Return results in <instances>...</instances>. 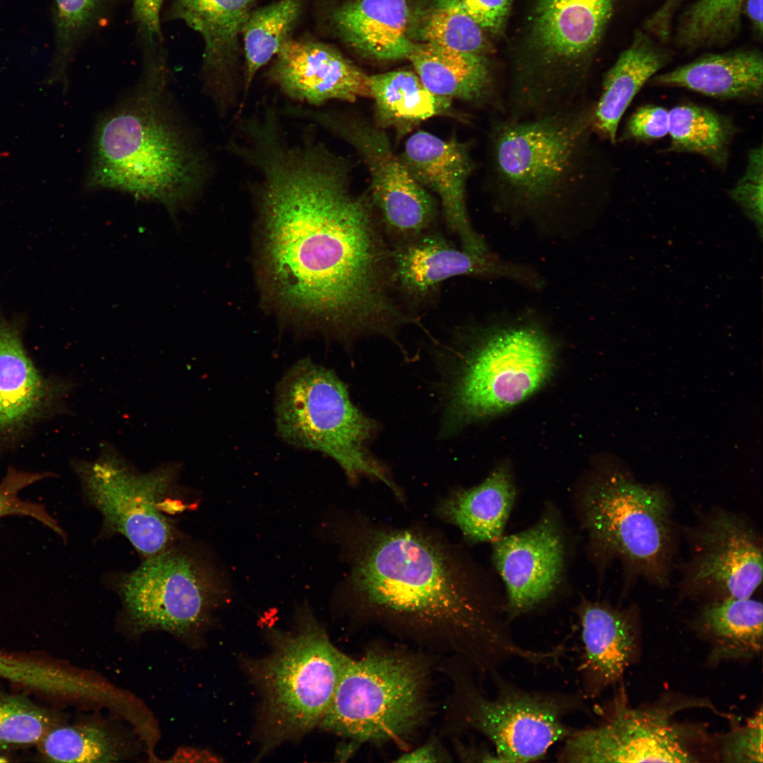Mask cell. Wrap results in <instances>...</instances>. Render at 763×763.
I'll list each match as a JSON object with an SVG mask.
<instances>
[{"label": "cell", "mask_w": 763, "mask_h": 763, "mask_svg": "<svg viewBox=\"0 0 763 763\" xmlns=\"http://www.w3.org/2000/svg\"><path fill=\"white\" fill-rule=\"evenodd\" d=\"M280 127L254 129L235 155L259 173L266 281L283 307L351 341L420 324L397 297L391 245L370 196L350 190L349 168L322 144L292 145Z\"/></svg>", "instance_id": "1"}, {"label": "cell", "mask_w": 763, "mask_h": 763, "mask_svg": "<svg viewBox=\"0 0 763 763\" xmlns=\"http://www.w3.org/2000/svg\"><path fill=\"white\" fill-rule=\"evenodd\" d=\"M326 527L348 566L337 595L353 618L446 656L478 677L528 656L509 629L505 604L463 550L439 533L339 511Z\"/></svg>", "instance_id": "2"}, {"label": "cell", "mask_w": 763, "mask_h": 763, "mask_svg": "<svg viewBox=\"0 0 763 763\" xmlns=\"http://www.w3.org/2000/svg\"><path fill=\"white\" fill-rule=\"evenodd\" d=\"M169 73L141 71L130 97L99 121L87 182L158 201L173 214L202 191L211 169L174 107Z\"/></svg>", "instance_id": "3"}, {"label": "cell", "mask_w": 763, "mask_h": 763, "mask_svg": "<svg viewBox=\"0 0 763 763\" xmlns=\"http://www.w3.org/2000/svg\"><path fill=\"white\" fill-rule=\"evenodd\" d=\"M596 102L524 119H493L489 185L502 210L536 215L588 203L601 181Z\"/></svg>", "instance_id": "4"}, {"label": "cell", "mask_w": 763, "mask_h": 763, "mask_svg": "<svg viewBox=\"0 0 763 763\" xmlns=\"http://www.w3.org/2000/svg\"><path fill=\"white\" fill-rule=\"evenodd\" d=\"M269 639L266 656L242 659L260 695L259 757L319 726L350 658L305 604L296 610L290 630H274Z\"/></svg>", "instance_id": "5"}, {"label": "cell", "mask_w": 763, "mask_h": 763, "mask_svg": "<svg viewBox=\"0 0 763 763\" xmlns=\"http://www.w3.org/2000/svg\"><path fill=\"white\" fill-rule=\"evenodd\" d=\"M431 666L422 653L384 644L350 657L319 727L355 746L404 747L429 716Z\"/></svg>", "instance_id": "6"}, {"label": "cell", "mask_w": 763, "mask_h": 763, "mask_svg": "<svg viewBox=\"0 0 763 763\" xmlns=\"http://www.w3.org/2000/svg\"><path fill=\"white\" fill-rule=\"evenodd\" d=\"M582 524L603 562L620 563L627 582L668 586L678 531L673 502L661 487L622 472L604 474L579 498Z\"/></svg>", "instance_id": "7"}, {"label": "cell", "mask_w": 763, "mask_h": 763, "mask_svg": "<svg viewBox=\"0 0 763 763\" xmlns=\"http://www.w3.org/2000/svg\"><path fill=\"white\" fill-rule=\"evenodd\" d=\"M276 420L283 440L328 455L351 483L363 476L377 479L402 498L367 449L377 424L353 405L345 384L333 371L308 359L294 364L277 386Z\"/></svg>", "instance_id": "8"}, {"label": "cell", "mask_w": 763, "mask_h": 763, "mask_svg": "<svg viewBox=\"0 0 763 763\" xmlns=\"http://www.w3.org/2000/svg\"><path fill=\"white\" fill-rule=\"evenodd\" d=\"M468 329L449 390L452 426L511 408L542 386L553 367L554 345L538 324L520 320Z\"/></svg>", "instance_id": "9"}, {"label": "cell", "mask_w": 763, "mask_h": 763, "mask_svg": "<svg viewBox=\"0 0 763 763\" xmlns=\"http://www.w3.org/2000/svg\"><path fill=\"white\" fill-rule=\"evenodd\" d=\"M452 717L459 730H473L492 745L499 762L542 759L572 732L565 718L588 711L582 693L531 691L500 677H490L496 694H484L469 669L454 666Z\"/></svg>", "instance_id": "10"}, {"label": "cell", "mask_w": 763, "mask_h": 763, "mask_svg": "<svg viewBox=\"0 0 763 763\" xmlns=\"http://www.w3.org/2000/svg\"><path fill=\"white\" fill-rule=\"evenodd\" d=\"M117 588L124 613L140 629L192 636L227 599L220 567L203 548L175 543L124 574Z\"/></svg>", "instance_id": "11"}, {"label": "cell", "mask_w": 763, "mask_h": 763, "mask_svg": "<svg viewBox=\"0 0 763 763\" xmlns=\"http://www.w3.org/2000/svg\"><path fill=\"white\" fill-rule=\"evenodd\" d=\"M71 466L85 499L102 515L107 531L126 537L146 558L177 542L167 505L177 486L178 465L141 473L107 446L96 461L74 460Z\"/></svg>", "instance_id": "12"}, {"label": "cell", "mask_w": 763, "mask_h": 763, "mask_svg": "<svg viewBox=\"0 0 763 763\" xmlns=\"http://www.w3.org/2000/svg\"><path fill=\"white\" fill-rule=\"evenodd\" d=\"M290 116L318 124L350 144L370 176V198L391 245L435 229L437 206L394 153L384 131L342 113L291 105Z\"/></svg>", "instance_id": "13"}, {"label": "cell", "mask_w": 763, "mask_h": 763, "mask_svg": "<svg viewBox=\"0 0 763 763\" xmlns=\"http://www.w3.org/2000/svg\"><path fill=\"white\" fill-rule=\"evenodd\" d=\"M688 557L682 596L706 601L750 598L762 581V539L745 516L716 507L682 530Z\"/></svg>", "instance_id": "14"}, {"label": "cell", "mask_w": 763, "mask_h": 763, "mask_svg": "<svg viewBox=\"0 0 763 763\" xmlns=\"http://www.w3.org/2000/svg\"><path fill=\"white\" fill-rule=\"evenodd\" d=\"M391 263L396 294L412 314L434 302L444 282L454 277L507 278L535 289L543 285L530 267L490 251L478 254L459 249L435 229L391 245Z\"/></svg>", "instance_id": "15"}, {"label": "cell", "mask_w": 763, "mask_h": 763, "mask_svg": "<svg viewBox=\"0 0 763 763\" xmlns=\"http://www.w3.org/2000/svg\"><path fill=\"white\" fill-rule=\"evenodd\" d=\"M598 724L572 729L557 754L562 762H690L680 731L656 710L615 702Z\"/></svg>", "instance_id": "16"}, {"label": "cell", "mask_w": 763, "mask_h": 763, "mask_svg": "<svg viewBox=\"0 0 763 763\" xmlns=\"http://www.w3.org/2000/svg\"><path fill=\"white\" fill-rule=\"evenodd\" d=\"M256 0H173L169 20H181L204 42L201 77L203 90L220 117L240 103L239 38Z\"/></svg>", "instance_id": "17"}, {"label": "cell", "mask_w": 763, "mask_h": 763, "mask_svg": "<svg viewBox=\"0 0 763 763\" xmlns=\"http://www.w3.org/2000/svg\"><path fill=\"white\" fill-rule=\"evenodd\" d=\"M74 383L35 365L18 327L0 314V455L40 422L64 413Z\"/></svg>", "instance_id": "18"}, {"label": "cell", "mask_w": 763, "mask_h": 763, "mask_svg": "<svg viewBox=\"0 0 763 763\" xmlns=\"http://www.w3.org/2000/svg\"><path fill=\"white\" fill-rule=\"evenodd\" d=\"M564 551L559 523L550 513L525 531L493 542V562L505 585L510 620L554 593L562 577Z\"/></svg>", "instance_id": "19"}, {"label": "cell", "mask_w": 763, "mask_h": 763, "mask_svg": "<svg viewBox=\"0 0 763 763\" xmlns=\"http://www.w3.org/2000/svg\"><path fill=\"white\" fill-rule=\"evenodd\" d=\"M400 158L414 179L438 197L446 227L461 248L478 254L490 252L467 209L466 184L474 168L468 145L419 131L406 140Z\"/></svg>", "instance_id": "20"}, {"label": "cell", "mask_w": 763, "mask_h": 763, "mask_svg": "<svg viewBox=\"0 0 763 763\" xmlns=\"http://www.w3.org/2000/svg\"><path fill=\"white\" fill-rule=\"evenodd\" d=\"M267 76L287 97L311 107L371 95L369 76L334 47L313 40L290 39L274 57Z\"/></svg>", "instance_id": "21"}, {"label": "cell", "mask_w": 763, "mask_h": 763, "mask_svg": "<svg viewBox=\"0 0 763 763\" xmlns=\"http://www.w3.org/2000/svg\"><path fill=\"white\" fill-rule=\"evenodd\" d=\"M583 652L579 666L581 693L598 697L620 680L635 651L633 610L582 598L576 607Z\"/></svg>", "instance_id": "22"}, {"label": "cell", "mask_w": 763, "mask_h": 763, "mask_svg": "<svg viewBox=\"0 0 763 763\" xmlns=\"http://www.w3.org/2000/svg\"><path fill=\"white\" fill-rule=\"evenodd\" d=\"M406 59L423 85L434 95L492 105L504 114V96L497 88L483 55L412 42Z\"/></svg>", "instance_id": "23"}, {"label": "cell", "mask_w": 763, "mask_h": 763, "mask_svg": "<svg viewBox=\"0 0 763 763\" xmlns=\"http://www.w3.org/2000/svg\"><path fill=\"white\" fill-rule=\"evenodd\" d=\"M409 6L406 0H348L333 8L335 33L357 52L377 60L406 59Z\"/></svg>", "instance_id": "24"}, {"label": "cell", "mask_w": 763, "mask_h": 763, "mask_svg": "<svg viewBox=\"0 0 763 763\" xmlns=\"http://www.w3.org/2000/svg\"><path fill=\"white\" fill-rule=\"evenodd\" d=\"M655 85L682 88L724 99H759L763 90V57L755 49L706 54L653 77Z\"/></svg>", "instance_id": "25"}, {"label": "cell", "mask_w": 763, "mask_h": 763, "mask_svg": "<svg viewBox=\"0 0 763 763\" xmlns=\"http://www.w3.org/2000/svg\"><path fill=\"white\" fill-rule=\"evenodd\" d=\"M650 34L637 30L629 46L606 72L594 107V131L615 143L620 121L643 85L670 60Z\"/></svg>", "instance_id": "26"}, {"label": "cell", "mask_w": 763, "mask_h": 763, "mask_svg": "<svg viewBox=\"0 0 763 763\" xmlns=\"http://www.w3.org/2000/svg\"><path fill=\"white\" fill-rule=\"evenodd\" d=\"M515 497L511 473L502 466L479 485L451 493L437 510L470 541L493 543L502 536Z\"/></svg>", "instance_id": "27"}, {"label": "cell", "mask_w": 763, "mask_h": 763, "mask_svg": "<svg viewBox=\"0 0 763 763\" xmlns=\"http://www.w3.org/2000/svg\"><path fill=\"white\" fill-rule=\"evenodd\" d=\"M763 608L750 598L709 600L700 607L694 627L717 659L746 658L762 647Z\"/></svg>", "instance_id": "28"}, {"label": "cell", "mask_w": 763, "mask_h": 763, "mask_svg": "<svg viewBox=\"0 0 763 763\" xmlns=\"http://www.w3.org/2000/svg\"><path fill=\"white\" fill-rule=\"evenodd\" d=\"M370 96L383 126H408L446 113L449 98L434 95L411 71L397 70L369 76Z\"/></svg>", "instance_id": "29"}, {"label": "cell", "mask_w": 763, "mask_h": 763, "mask_svg": "<svg viewBox=\"0 0 763 763\" xmlns=\"http://www.w3.org/2000/svg\"><path fill=\"white\" fill-rule=\"evenodd\" d=\"M406 34L413 42L481 55L486 50L483 30L461 0H425L409 7Z\"/></svg>", "instance_id": "30"}, {"label": "cell", "mask_w": 763, "mask_h": 763, "mask_svg": "<svg viewBox=\"0 0 763 763\" xmlns=\"http://www.w3.org/2000/svg\"><path fill=\"white\" fill-rule=\"evenodd\" d=\"M302 11L301 0H278L252 10L242 30L244 69L239 109L254 78L291 39Z\"/></svg>", "instance_id": "31"}, {"label": "cell", "mask_w": 763, "mask_h": 763, "mask_svg": "<svg viewBox=\"0 0 763 763\" xmlns=\"http://www.w3.org/2000/svg\"><path fill=\"white\" fill-rule=\"evenodd\" d=\"M118 0H54V53L49 82L67 83L68 71L85 41L109 20Z\"/></svg>", "instance_id": "32"}, {"label": "cell", "mask_w": 763, "mask_h": 763, "mask_svg": "<svg viewBox=\"0 0 763 763\" xmlns=\"http://www.w3.org/2000/svg\"><path fill=\"white\" fill-rule=\"evenodd\" d=\"M735 127L730 119L709 108L681 104L669 111L668 151L701 155L723 168Z\"/></svg>", "instance_id": "33"}, {"label": "cell", "mask_w": 763, "mask_h": 763, "mask_svg": "<svg viewBox=\"0 0 763 763\" xmlns=\"http://www.w3.org/2000/svg\"><path fill=\"white\" fill-rule=\"evenodd\" d=\"M45 759L55 762H108L124 757L122 740L100 724H57L37 745Z\"/></svg>", "instance_id": "34"}, {"label": "cell", "mask_w": 763, "mask_h": 763, "mask_svg": "<svg viewBox=\"0 0 763 763\" xmlns=\"http://www.w3.org/2000/svg\"><path fill=\"white\" fill-rule=\"evenodd\" d=\"M745 0H697L680 16L678 47L694 50L723 45L739 34Z\"/></svg>", "instance_id": "35"}, {"label": "cell", "mask_w": 763, "mask_h": 763, "mask_svg": "<svg viewBox=\"0 0 763 763\" xmlns=\"http://www.w3.org/2000/svg\"><path fill=\"white\" fill-rule=\"evenodd\" d=\"M56 719L23 694L0 690V750L37 745Z\"/></svg>", "instance_id": "36"}, {"label": "cell", "mask_w": 763, "mask_h": 763, "mask_svg": "<svg viewBox=\"0 0 763 763\" xmlns=\"http://www.w3.org/2000/svg\"><path fill=\"white\" fill-rule=\"evenodd\" d=\"M54 475L51 472H30L9 466L0 481V519L13 515L30 517L52 530L66 543L65 531L45 506L22 499L19 496L22 490Z\"/></svg>", "instance_id": "37"}, {"label": "cell", "mask_w": 763, "mask_h": 763, "mask_svg": "<svg viewBox=\"0 0 763 763\" xmlns=\"http://www.w3.org/2000/svg\"><path fill=\"white\" fill-rule=\"evenodd\" d=\"M721 755L730 762H762V712L760 710L747 723L726 736Z\"/></svg>", "instance_id": "38"}, {"label": "cell", "mask_w": 763, "mask_h": 763, "mask_svg": "<svg viewBox=\"0 0 763 763\" xmlns=\"http://www.w3.org/2000/svg\"><path fill=\"white\" fill-rule=\"evenodd\" d=\"M52 675L49 663L0 653V678L42 692Z\"/></svg>", "instance_id": "39"}, {"label": "cell", "mask_w": 763, "mask_h": 763, "mask_svg": "<svg viewBox=\"0 0 763 763\" xmlns=\"http://www.w3.org/2000/svg\"><path fill=\"white\" fill-rule=\"evenodd\" d=\"M165 0H133L132 16L141 53L165 47L160 13Z\"/></svg>", "instance_id": "40"}, {"label": "cell", "mask_w": 763, "mask_h": 763, "mask_svg": "<svg viewBox=\"0 0 763 763\" xmlns=\"http://www.w3.org/2000/svg\"><path fill=\"white\" fill-rule=\"evenodd\" d=\"M762 148L752 149L748 154L745 172L731 191V196L748 213L761 216L763 187Z\"/></svg>", "instance_id": "41"}, {"label": "cell", "mask_w": 763, "mask_h": 763, "mask_svg": "<svg viewBox=\"0 0 763 763\" xmlns=\"http://www.w3.org/2000/svg\"><path fill=\"white\" fill-rule=\"evenodd\" d=\"M669 111L648 105L638 108L629 118L623 139L649 141L659 139L668 134Z\"/></svg>", "instance_id": "42"}, {"label": "cell", "mask_w": 763, "mask_h": 763, "mask_svg": "<svg viewBox=\"0 0 763 763\" xmlns=\"http://www.w3.org/2000/svg\"><path fill=\"white\" fill-rule=\"evenodd\" d=\"M471 17L482 30L497 34L502 28L511 0H461Z\"/></svg>", "instance_id": "43"}, {"label": "cell", "mask_w": 763, "mask_h": 763, "mask_svg": "<svg viewBox=\"0 0 763 763\" xmlns=\"http://www.w3.org/2000/svg\"><path fill=\"white\" fill-rule=\"evenodd\" d=\"M683 0H663L644 21V29L661 40L670 37L675 15Z\"/></svg>", "instance_id": "44"}, {"label": "cell", "mask_w": 763, "mask_h": 763, "mask_svg": "<svg viewBox=\"0 0 763 763\" xmlns=\"http://www.w3.org/2000/svg\"><path fill=\"white\" fill-rule=\"evenodd\" d=\"M447 757L437 741L432 740L413 750L405 752L396 762H437L446 761Z\"/></svg>", "instance_id": "45"}, {"label": "cell", "mask_w": 763, "mask_h": 763, "mask_svg": "<svg viewBox=\"0 0 763 763\" xmlns=\"http://www.w3.org/2000/svg\"><path fill=\"white\" fill-rule=\"evenodd\" d=\"M762 1L763 0H745L743 14L746 15L755 32L762 35Z\"/></svg>", "instance_id": "46"}, {"label": "cell", "mask_w": 763, "mask_h": 763, "mask_svg": "<svg viewBox=\"0 0 763 763\" xmlns=\"http://www.w3.org/2000/svg\"><path fill=\"white\" fill-rule=\"evenodd\" d=\"M7 761L8 760L6 759V758H5V757L0 755V762H4Z\"/></svg>", "instance_id": "47"}]
</instances>
